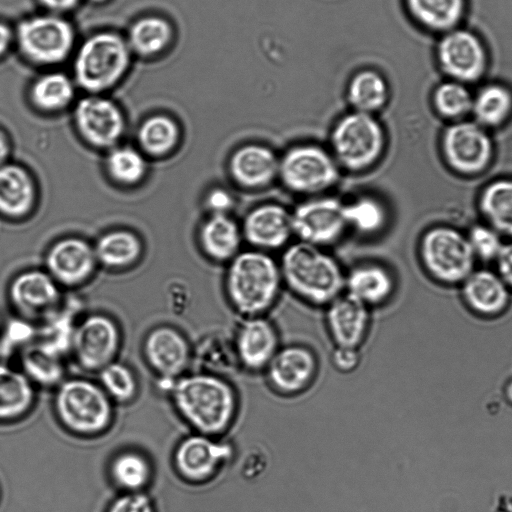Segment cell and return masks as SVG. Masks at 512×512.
<instances>
[{"mask_svg":"<svg viewBox=\"0 0 512 512\" xmlns=\"http://www.w3.org/2000/svg\"><path fill=\"white\" fill-rule=\"evenodd\" d=\"M359 355L356 348L340 347L333 354V363L341 371H350L356 367Z\"/></svg>","mask_w":512,"mask_h":512,"instance_id":"obj_47","label":"cell"},{"mask_svg":"<svg viewBox=\"0 0 512 512\" xmlns=\"http://www.w3.org/2000/svg\"><path fill=\"white\" fill-rule=\"evenodd\" d=\"M227 264L224 287L232 307L246 317L269 310L283 284L279 262L269 253L251 248L240 251Z\"/></svg>","mask_w":512,"mask_h":512,"instance_id":"obj_3","label":"cell"},{"mask_svg":"<svg viewBox=\"0 0 512 512\" xmlns=\"http://www.w3.org/2000/svg\"><path fill=\"white\" fill-rule=\"evenodd\" d=\"M109 174L118 182L132 184L141 179L145 172V161L136 150L123 147L114 149L107 158Z\"/></svg>","mask_w":512,"mask_h":512,"instance_id":"obj_42","label":"cell"},{"mask_svg":"<svg viewBox=\"0 0 512 512\" xmlns=\"http://www.w3.org/2000/svg\"><path fill=\"white\" fill-rule=\"evenodd\" d=\"M347 97L353 111L374 115L387 101L386 82L377 72L361 71L351 79Z\"/></svg>","mask_w":512,"mask_h":512,"instance_id":"obj_34","label":"cell"},{"mask_svg":"<svg viewBox=\"0 0 512 512\" xmlns=\"http://www.w3.org/2000/svg\"><path fill=\"white\" fill-rule=\"evenodd\" d=\"M232 455L230 444L197 433L183 438L177 444L172 462L183 480L200 483L215 475Z\"/></svg>","mask_w":512,"mask_h":512,"instance_id":"obj_12","label":"cell"},{"mask_svg":"<svg viewBox=\"0 0 512 512\" xmlns=\"http://www.w3.org/2000/svg\"><path fill=\"white\" fill-rule=\"evenodd\" d=\"M344 214L348 229L362 236L380 233L388 219L383 202L371 194L358 195L344 202Z\"/></svg>","mask_w":512,"mask_h":512,"instance_id":"obj_32","label":"cell"},{"mask_svg":"<svg viewBox=\"0 0 512 512\" xmlns=\"http://www.w3.org/2000/svg\"><path fill=\"white\" fill-rule=\"evenodd\" d=\"M2 353H3V344L0 342V358L2 356ZM1 365V364H0Z\"/></svg>","mask_w":512,"mask_h":512,"instance_id":"obj_53","label":"cell"},{"mask_svg":"<svg viewBox=\"0 0 512 512\" xmlns=\"http://www.w3.org/2000/svg\"><path fill=\"white\" fill-rule=\"evenodd\" d=\"M9 153V145L8 141L3 134L2 131H0V164L4 162V160L7 158Z\"/></svg>","mask_w":512,"mask_h":512,"instance_id":"obj_51","label":"cell"},{"mask_svg":"<svg viewBox=\"0 0 512 512\" xmlns=\"http://www.w3.org/2000/svg\"><path fill=\"white\" fill-rule=\"evenodd\" d=\"M393 289L391 273L377 262L359 263L345 274L346 293L367 307L386 301Z\"/></svg>","mask_w":512,"mask_h":512,"instance_id":"obj_24","label":"cell"},{"mask_svg":"<svg viewBox=\"0 0 512 512\" xmlns=\"http://www.w3.org/2000/svg\"><path fill=\"white\" fill-rule=\"evenodd\" d=\"M95 259V252L85 241L68 238L53 245L47 255V266L53 278L72 285L90 275Z\"/></svg>","mask_w":512,"mask_h":512,"instance_id":"obj_23","label":"cell"},{"mask_svg":"<svg viewBox=\"0 0 512 512\" xmlns=\"http://www.w3.org/2000/svg\"><path fill=\"white\" fill-rule=\"evenodd\" d=\"M507 397L512 403V382L507 387Z\"/></svg>","mask_w":512,"mask_h":512,"instance_id":"obj_52","label":"cell"},{"mask_svg":"<svg viewBox=\"0 0 512 512\" xmlns=\"http://www.w3.org/2000/svg\"><path fill=\"white\" fill-rule=\"evenodd\" d=\"M167 388L173 406L197 433L219 434L234 417V391L220 376L203 372L184 374Z\"/></svg>","mask_w":512,"mask_h":512,"instance_id":"obj_1","label":"cell"},{"mask_svg":"<svg viewBox=\"0 0 512 512\" xmlns=\"http://www.w3.org/2000/svg\"><path fill=\"white\" fill-rule=\"evenodd\" d=\"M329 150L341 170L365 172L374 167L384 154L386 134L373 114L352 111L334 124Z\"/></svg>","mask_w":512,"mask_h":512,"instance_id":"obj_5","label":"cell"},{"mask_svg":"<svg viewBox=\"0 0 512 512\" xmlns=\"http://www.w3.org/2000/svg\"><path fill=\"white\" fill-rule=\"evenodd\" d=\"M106 512H157L152 498L142 492H122L106 509Z\"/></svg>","mask_w":512,"mask_h":512,"instance_id":"obj_45","label":"cell"},{"mask_svg":"<svg viewBox=\"0 0 512 512\" xmlns=\"http://www.w3.org/2000/svg\"><path fill=\"white\" fill-rule=\"evenodd\" d=\"M279 266L283 284L313 305H328L345 290V273L324 248L297 241L285 248Z\"/></svg>","mask_w":512,"mask_h":512,"instance_id":"obj_2","label":"cell"},{"mask_svg":"<svg viewBox=\"0 0 512 512\" xmlns=\"http://www.w3.org/2000/svg\"><path fill=\"white\" fill-rule=\"evenodd\" d=\"M496 260L500 278L505 284L512 286V243L503 245Z\"/></svg>","mask_w":512,"mask_h":512,"instance_id":"obj_48","label":"cell"},{"mask_svg":"<svg viewBox=\"0 0 512 512\" xmlns=\"http://www.w3.org/2000/svg\"><path fill=\"white\" fill-rule=\"evenodd\" d=\"M473 99L468 90L459 82L441 84L434 93V104L437 111L449 118L462 116L472 108Z\"/></svg>","mask_w":512,"mask_h":512,"instance_id":"obj_43","label":"cell"},{"mask_svg":"<svg viewBox=\"0 0 512 512\" xmlns=\"http://www.w3.org/2000/svg\"><path fill=\"white\" fill-rule=\"evenodd\" d=\"M40 2L49 10L62 12L73 8L78 0H40Z\"/></svg>","mask_w":512,"mask_h":512,"instance_id":"obj_49","label":"cell"},{"mask_svg":"<svg viewBox=\"0 0 512 512\" xmlns=\"http://www.w3.org/2000/svg\"><path fill=\"white\" fill-rule=\"evenodd\" d=\"M198 372L219 376L233 371L239 363L234 341L222 332L201 338L192 351Z\"/></svg>","mask_w":512,"mask_h":512,"instance_id":"obj_29","label":"cell"},{"mask_svg":"<svg viewBox=\"0 0 512 512\" xmlns=\"http://www.w3.org/2000/svg\"><path fill=\"white\" fill-rule=\"evenodd\" d=\"M53 408L62 427L79 437L100 436L114 421V402L100 384L86 378L62 380L56 386Z\"/></svg>","mask_w":512,"mask_h":512,"instance_id":"obj_4","label":"cell"},{"mask_svg":"<svg viewBox=\"0 0 512 512\" xmlns=\"http://www.w3.org/2000/svg\"><path fill=\"white\" fill-rule=\"evenodd\" d=\"M467 239L474 255L484 260L496 259L503 247L497 232L481 225L473 227Z\"/></svg>","mask_w":512,"mask_h":512,"instance_id":"obj_44","label":"cell"},{"mask_svg":"<svg viewBox=\"0 0 512 512\" xmlns=\"http://www.w3.org/2000/svg\"><path fill=\"white\" fill-rule=\"evenodd\" d=\"M512 109V95L498 84L483 87L473 99L471 110L476 120L486 126L502 123Z\"/></svg>","mask_w":512,"mask_h":512,"instance_id":"obj_38","label":"cell"},{"mask_svg":"<svg viewBox=\"0 0 512 512\" xmlns=\"http://www.w3.org/2000/svg\"><path fill=\"white\" fill-rule=\"evenodd\" d=\"M442 145L448 164L466 174L483 170L492 156L489 136L474 123L461 122L447 128Z\"/></svg>","mask_w":512,"mask_h":512,"instance_id":"obj_15","label":"cell"},{"mask_svg":"<svg viewBox=\"0 0 512 512\" xmlns=\"http://www.w3.org/2000/svg\"><path fill=\"white\" fill-rule=\"evenodd\" d=\"M172 34L171 25L165 19L147 16L132 25L127 43L131 50L148 57L164 50L170 43Z\"/></svg>","mask_w":512,"mask_h":512,"instance_id":"obj_35","label":"cell"},{"mask_svg":"<svg viewBox=\"0 0 512 512\" xmlns=\"http://www.w3.org/2000/svg\"><path fill=\"white\" fill-rule=\"evenodd\" d=\"M179 139L176 123L167 116L155 115L145 120L138 132L141 147L151 155H164Z\"/></svg>","mask_w":512,"mask_h":512,"instance_id":"obj_40","label":"cell"},{"mask_svg":"<svg viewBox=\"0 0 512 512\" xmlns=\"http://www.w3.org/2000/svg\"><path fill=\"white\" fill-rule=\"evenodd\" d=\"M143 355L148 366L168 387L184 375L192 350L185 336L170 326H159L148 332L143 341Z\"/></svg>","mask_w":512,"mask_h":512,"instance_id":"obj_13","label":"cell"},{"mask_svg":"<svg viewBox=\"0 0 512 512\" xmlns=\"http://www.w3.org/2000/svg\"><path fill=\"white\" fill-rule=\"evenodd\" d=\"M480 208L497 231L512 236V180L488 185L480 197Z\"/></svg>","mask_w":512,"mask_h":512,"instance_id":"obj_36","label":"cell"},{"mask_svg":"<svg viewBox=\"0 0 512 512\" xmlns=\"http://www.w3.org/2000/svg\"><path fill=\"white\" fill-rule=\"evenodd\" d=\"M437 53L443 70L457 82H473L486 69L484 46L466 30H450L441 39Z\"/></svg>","mask_w":512,"mask_h":512,"instance_id":"obj_16","label":"cell"},{"mask_svg":"<svg viewBox=\"0 0 512 512\" xmlns=\"http://www.w3.org/2000/svg\"><path fill=\"white\" fill-rule=\"evenodd\" d=\"M421 256L433 276L443 282L455 283L471 274L475 255L468 239L458 231L436 227L423 236Z\"/></svg>","mask_w":512,"mask_h":512,"instance_id":"obj_9","label":"cell"},{"mask_svg":"<svg viewBox=\"0 0 512 512\" xmlns=\"http://www.w3.org/2000/svg\"><path fill=\"white\" fill-rule=\"evenodd\" d=\"M91 1H93V2H103L105 0H91Z\"/></svg>","mask_w":512,"mask_h":512,"instance_id":"obj_54","label":"cell"},{"mask_svg":"<svg viewBox=\"0 0 512 512\" xmlns=\"http://www.w3.org/2000/svg\"><path fill=\"white\" fill-rule=\"evenodd\" d=\"M130 51L127 41L116 33L100 32L90 36L75 57L77 84L92 93L112 87L126 72Z\"/></svg>","mask_w":512,"mask_h":512,"instance_id":"obj_7","label":"cell"},{"mask_svg":"<svg viewBox=\"0 0 512 512\" xmlns=\"http://www.w3.org/2000/svg\"><path fill=\"white\" fill-rule=\"evenodd\" d=\"M340 173L330 150L315 143L295 144L279 156L278 180L296 195H323L337 184Z\"/></svg>","mask_w":512,"mask_h":512,"instance_id":"obj_6","label":"cell"},{"mask_svg":"<svg viewBox=\"0 0 512 512\" xmlns=\"http://www.w3.org/2000/svg\"><path fill=\"white\" fill-rule=\"evenodd\" d=\"M291 214L294 236L321 248L336 243L348 230L344 201L329 195L308 197Z\"/></svg>","mask_w":512,"mask_h":512,"instance_id":"obj_8","label":"cell"},{"mask_svg":"<svg viewBox=\"0 0 512 512\" xmlns=\"http://www.w3.org/2000/svg\"><path fill=\"white\" fill-rule=\"evenodd\" d=\"M74 96V84L65 74L53 72L40 77L32 86L31 98L40 109L56 111L67 106Z\"/></svg>","mask_w":512,"mask_h":512,"instance_id":"obj_37","label":"cell"},{"mask_svg":"<svg viewBox=\"0 0 512 512\" xmlns=\"http://www.w3.org/2000/svg\"><path fill=\"white\" fill-rule=\"evenodd\" d=\"M109 476L122 492H142L151 482L153 468L141 452L125 450L111 460Z\"/></svg>","mask_w":512,"mask_h":512,"instance_id":"obj_31","label":"cell"},{"mask_svg":"<svg viewBox=\"0 0 512 512\" xmlns=\"http://www.w3.org/2000/svg\"><path fill=\"white\" fill-rule=\"evenodd\" d=\"M414 18L435 31H449L463 17L465 0H406Z\"/></svg>","mask_w":512,"mask_h":512,"instance_id":"obj_33","label":"cell"},{"mask_svg":"<svg viewBox=\"0 0 512 512\" xmlns=\"http://www.w3.org/2000/svg\"><path fill=\"white\" fill-rule=\"evenodd\" d=\"M463 295L467 304L483 315L501 312L508 302V291L504 281L486 270L471 272L464 280Z\"/></svg>","mask_w":512,"mask_h":512,"instance_id":"obj_28","label":"cell"},{"mask_svg":"<svg viewBox=\"0 0 512 512\" xmlns=\"http://www.w3.org/2000/svg\"><path fill=\"white\" fill-rule=\"evenodd\" d=\"M63 354L44 341L33 340L22 349L21 371L34 385L57 386L64 380Z\"/></svg>","mask_w":512,"mask_h":512,"instance_id":"obj_26","label":"cell"},{"mask_svg":"<svg viewBox=\"0 0 512 512\" xmlns=\"http://www.w3.org/2000/svg\"><path fill=\"white\" fill-rule=\"evenodd\" d=\"M233 341L239 363L251 370L267 366L277 352V333L273 325L261 316L247 317Z\"/></svg>","mask_w":512,"mask_h":512,"instance_id":"obj_19","label":"cell"},{"mask_svg":"<svg viewBox=\"0 0 512 512\" xmlns=\"http://www.w3.org/2000/svg\"><path fill=\"white\" fill-rule=\"evenodd\" d=\"M199 239L210 259L228 263L240 252L241 225L230 214H213L202 224Z\"/></svg>","mask_w":512,"mask_h":512,"instance_id":"obj_25","label":"cell"},{"mask_svg":"<svg viewBox=\"0 0 512 512\" xmlns=\"http://www.w3.org/2000/svg\"><path fill=\"white\" fill-rule=\"evenodd\" d=\"M279 156L268 145L245 143L229 155L227 170L232 182L245 190H260L278 179Z\"/></svg>","mask_w":512,"mask_h":512,"instance_id":"obj_17","label":"cell"},{"mask_svg":"<svg viewBox=\"0 0 512 512\" xmlns=\"http://www.w3.org/2000/svg\"><path fill=\"white\" fill-rule=\"evenodd\" d=\"M99 384L115 403H130L138 393V381L126 364L113 361L99 371Z\"/></svg>","mask_w":512,"mask_h":512,"instance_id":"obj_41","label":"cell"},{"mask_svg":"<svg viewBox=\"0 0 512 512\" xmlns=\"http://www.w3.org/2000/svg\"><path fill=\"white\" fill-rule=\"evenodd\" d=\"M35 385L22 372L0 365V421L18 420L32 410Z\"/></svg>","mask_w":512,"mask_h":512,"instance_id":"obj_27","label":"cell"},{"mask_svg":"<svg viewBox=\"0 0 512 512\" xmlns=\"http://www.w3.org/2000/svg\"><path fill=\"white\" fill-rule=\"evenodd\" d=\"M240 225L243 240L267 253L284 248L294 236L291 211L275 202L250 209Z\"/></svg>","mask_w":512,"mask_h":512,"instance_id":"obj_14","label":"cell"},{"mask_svg":"<svg viewBox=\"0 0 512 512\" xmlns=\"http://www.w3.org/2000/svg\"><path fill=\"white\" fill-rule=\"evenodd\" d=\"M75 123L86 141L96 147L115 144L124 130V118L118 106L101 96L81 99L74 112Z\"/></svg>","mask_w":512,"mask_h":512,"instance_id":"obj_18","label":"cell"},{"mask_svg":"<svg viewBox=\"0 0 512 512\" xmlns=\"http://www.w3.org/2000/svg\"><path fill=\"white\" fill-rule=\"evenodd\" d=\"M21 52L37 64L63 61L74 43V30L69 22L56 15H39L23 20L17 28Z\"/></svg>","mask_w":512,"mask_h":512,"instance_id":"obj_10","label":"cell"},{"mask_svg":"<svg viewBox=\"0 0 512 512\" xmlns=\"http://www.w3.org/2000/svg\"><path fill=\"white\" fill-rule=\"evenodd\" d=\"M35 197L28 173L16 165L0 166V212L13 217L27 213Z\"/></svg>","mask_w":512,"mask_h":512,"instance_id":"obj_30","label":"cell"},{"mask_svg":"<svg viewBox=\"0 0 512 512\" xmlns=\"http://www.w3.org/2000/svg\"><path fill=\"white\" fill-rule=\"evenodd\" d=\"M235 200L229 190L222 187H215L211 189L205 198V205L213 214H230Z\"/></svg>","mask_w":512,"mask_h":512,"instance_id":"obj_46","label":"cell"},{"mask_svg":"<svg viewBox=\"0 0 512 512\" xmlns=\"http://www.w3.org/2000/svg\"><path fill=\"white\" fill-rule=\"evenodd\" d=\"M10 296L23 315L33 318L52 311L59 300V291L51 275L29 271L13 281Z\"/></svg>","mask_w":512,"mask_h":512,"instance_id":"obj_21","label":"cell"},{"mask_svg":"<svg viewBox=\"0 0 512 512\" xmlns=\"http://www.w3.org/2000/svg\"><path fill=\"white\" fill-rule=\"evenodd\" d=\"M271 383L284 393H295L304 389L316 372L314 355L305 347L288 346L277 350L269 364Z\"/></svg>","mask_w":512,"mask_h":512,"instance_id":"obj_20","label":"cell"},{"mask_svg":"<svg viewBox=\"0 0 512 512\" xmlns=\"http://www.w3.org/2000/svg\"><path fill=\"white\" fill-rule=\"evenodd\" d=\"M117 324L103 314H92L75 324L69 351L86 371L99 372L116 360L121 348Z\"/></svg>","mask_w":512,"mask_h":512,"instance_id":"obj_11","label":"cell"},{"mask_svg":"<svg viewBox=\"0 0 512 512\" xmlns=\"http://www.w3.org/2000/svg\"><path fill=\"white\" fill-rule=\"evenodd\" d=\"M140 242L126 231L110 232L102 236L95 248V256L110 267H122L132 263L140 254Z\"/></svg>","mask_w":512,"mask_h":512,"instance_id":"obj_39","label":"cell"},{"mask_svg":"<svg viewBox=\"0 0 512 512\" xmlns=\"http://www.w3.org/2000/svg\"><path fill=\"white\" fill-rule=\"evenodd\" d=\"M12 39L10 29L3 23H0V56L8 49Z\"/></svg>","mask_w":512,"mask_h":512,"instance_id":"obj_50","label":"cell"},{"mask_svg":"<svg viewBox=\"0 0 512 512\" xmlns=\"http://www.w3.org/2000/svg\"><path fill=\"white\" fill-rule=\"evenodd\" d=\"M327 306V324L337 346L356 348L367 330L368 307L347 293Z\"/></svg>","mask_w":512,"mask_h":512,"instance_id":"obj_22","label":"cell"}]
</instances>
